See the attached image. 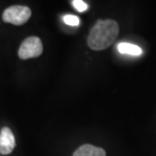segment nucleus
<instances>
[{"label":"nucleus","instance_id":"nucleus-1","mask_svg":"<svg viewBox=\"0 0 156 156\" xmlns=\"http://www.w3.org/2000/svg\"><path fill=\"white\" fill-rule=\"evenodd\" d=\"M118 33L119 25L115 20H98L89 32L88 44L94 50H105L114 44Z\"/></svg>","mask_w":156,"mask_h":156},{"label":"nucleus","instance_id":"nucleus-3","mask_svg":"<svg viewBox=\"0 0 156 156\" xmlns=\"http://www.w3.org/2000/svg\"><path fill=\"white\" fill-rule=\"evenodd\" d=\"M43 44L39 37H30L24 39L20 45L18 56L23 60L37 57L43 53Z\"/></svg>","mask_w":156,"mask_h":156},{"label":"nucleus","instance_id":"nucleus-5","mask_svg":"<svg viewBox=\"0 0 156 156\" xmlns=\"http://www.w3.org/2000/svg\"><path fill=\"white\" fill-rule=\"evenodd\" d=\"M73 156H106V153L101 147L85 144L76 149Z\"/></svg>","mask_w":156,"mask_h":156},{"label":"nucleus","instance_id":"nucleus-6","mask_svg":"<svg viewBox=\"0 0 156 156\" xmlns=\"http://www.w3.org/2000/svg\"><path fill=\"white\" fill-rule=\"evenodd\" d=\"M117 49L121 54H127L131 56H140L142 54V50L137 45L128 44V43H121L117 46Z\"/></svg>","mask_w":156,"mask_h":156},{"label":"nucleus","instance_id":"nucleus-2","mask_svg":"<svg viewBox=\"0 0 156 156\" xmlns=\"http://www.w3.org/2000/svg\"><path fill=\"white\" fill-rule=\"evenodd\" d=\"M31 16V11L27 6L12 5L3 13L4 22L14 25H22L28 21Z\"/></svg>","mask_w":156,"mask_h":156},{"label":"nucleus","instance_id":"nucleus-7","mask_svg":"<svg viewBox=\"0 0 156 156\" xmlns=\"http://www.w3.org/2000/svg\"><path fill=\"white\" fill-rule=\"evenodd\" d=\"M63 21L64 23L70 25V26H77L78 24L80 23V19L79 17L76 16H73V15H66L63 17Z\"/></svg>","mask_w":156,"mask_h":156},{"label":"nucleus","instance_id":"nucleus-8","mask_svg":"<svg viewBox=\"0 0 156 156\" xmlns=\"http://www.w3.org/2000/svg\"><path fill=\"white\" fill-rule=\"evenodd\" d=\"M72 5L74 8L79 12H83L84 11H86L89 8L88 5L85 2H83V0H74L72 2Z\"/></svg>","mask_w":156,"mask_h":156},{"label":"nucleus","instance_id":"nucleus-4","mask_svg":"<svg viewBox=\"0 0 156 156\" xmlns=\"http://www.w3.org/2000/svg\"><path fill=\"white\" fill-rule=\"evenodd\" d=\"M16 146L14 134L9 128H3L0 132V154H10Z\"/></svg>","mask_w":156,"mask_h":156}]
</instances>
